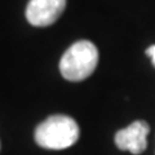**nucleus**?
<instances>
[{
  "label": "nucleus",
  "mask_w": 155,
  "mask_h": 155,
  "mask_svg": "<svg viewBox=\"0 0 155 155\" xmlns=\"http://www.w3.org/2000/svg\"><path fill=\"white\" fill-rule=\"evenodd\" d=\"M79 125L67 115H52L35 129L39 146L51 150H64L72 146L79 138Z\"/></svg>",
  "instance_id": "nucleus-1"
},
{
  "label": "nucleus",
  "mask_w": 155,
  "mask_h": 155,
  "mask_svg": "<svg viewBox=\"0 0 155 155\" xmlns=\"http://www.w3.org/2000/svg\"><path fill=\"white\" fill-rule=\"evenodd\" d=\"M98 64V51L92 41L79 40L67 49L60 62V71L66 80L81 81L93 74Z\"/></svg>",
  "instance_id": "nucleus-2"
},
{
  "label": "nucleus",
  "mask_w": 155,
  "mask_h": 155,
  "mask_svg": "<svg viewBox=\"0 0 155 155\" xmlns=\"http://www.w3.org/2000/svg\"><path fill=\"white\" fill-rule=\"evenodd\" d=\"M150 127L143 120H136L127 128H123L115 134V145L122 151H129L134 155L143 153L147 147V134Z\"/></svg>",
  "instance_id": "nucleus-3"
},
{
  "label": "nucleus",
  "mask_w": 155,
  "mask_h": 155,
  "mask_svg": "<svg viewBox=\"0 0 155 155\" xmlns=\"http://www.w3.org/2000/svg\"><path fill=\"white\" fill-rule=\"evenodd\" d=\"M66 7V0H30L26 18L32 26L44 27L54 23Z\"/></svg>",
  "instance_id": "nucleus-4"
},
{
  "label": "nucleus",
  "mask_w": 155,
  "mask_h": 155,
  "mask_svg": "<svg viewBox=\"0 0 155 155\" xmlns=\"http://www.w3.org/2000/svg\"><path fill=\"white\" fill-rule=\"evenodd\" d=\"M146 54L151 58V61H153V65L155 66V45H151V47H149L147 49H146Z\"/></svg>",
  "instance_id": "nucleus-5"
}]
</instances>
